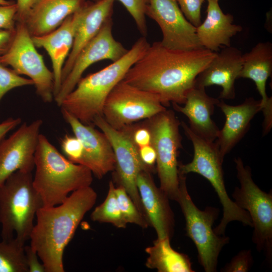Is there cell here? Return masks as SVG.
I'll return each instance as SVG.
<instances>
[{"label": "cell", "instance_id": "obj_1", "mask_svg": "<svg viewBox=\"0 0 272 272\" xmlns=\"http://www.w3.org/2000/svg\"><path fill=\"white\" fill-rule=\"evenodd\" d=\"M217 52L204 48L173 49L159 42L150 45L128 70L123 80L157 96L164 106L184 104L196 78Z\"/></svg>", "mask_w": 272, "mask_h": 272}, {"label": "cell", "instance_id": "obj_2", "mask_svg": "<svg viewBox=\"0 0 272 272\" xmlns=\"http://www.w3.org/2000/svg\"><path fill=\"white\" fill-rule=\"evenodd\" d=\"M97 198V193L89 186L73 191L59 205L43 206L37 211L30 246L36 252L46 272L64 271L65 248Z\"/></svg>", "mask_w": 272, "mask_h": 272}, {"label": "cell", "instance_id": "obj_3", "mask_svg": "<svg viewBox=\"0 0 272 272\" xmlns=\"http://www.w3.org/2000/svg\"><path fill=\"white\" fill-rule=\"evenodd\" d=\"M150 45L146 37L143 36L120 59L82 78L74 89L64 97L59 107L83 123L93 125L96 117L103 116V107L111 91L123 80L128 70L144 54Z\"/></svg>", "mask_w": 272, "mask_h": 272}, {"label": "cell", "instance_id": "obj_4", "mask_svg": "<svg viewBox=\"0 0 272 272\" xmlns=\"http://www.w3.org/2000/svg\"><path fill=\"white\" fill-rule=\"evenodd\" d=\"M33 185L43 207L63 202L73 191L91 186L93 174L87 167L62 155L43 134H40L35 154Z\"/></svg>", "mask_w": 272, "mask_h": 272}, {"label": "cell", "instance_id": "obj_5", "mask_svg": "<svg viewBox=\"0 0 272 272\" xmlns=\"http://www.w3.org/2000/svg\"><path fill=\"white\" fill-rule=\"evenodd\" d=\"M42 207V199L33 185L32 172L19 170L10 175L0 186L2 239L15 237L25 243Z\"/></svg>", "mask_w": 272, "mask_h": 272}, {"label": "cell", "instance_id": "obj_6", "mask_svg": "<svg viewBox=\"0 0 272 272\" xmlns=\"http://www.w3.org/2000/svg\"><path fill=\"white\" fill-rule=\"evenodd\" d=\"M180 125L192 144L193 157L188 163L179 162L178 171L183 175L195 173L201 175L211 183L217 192L223 207V214L220 223L214 229L215 232L224 235L228 224L234 221L252 227V223L248 213L239 207L228 194L222 168L224 159L215 142L199 137L183 121L180 122Z\"/></svg>", "mask_w": 272, "mask_h": 272}, {"label": "cell", "instance_id": "obj_7", "mask_svg": "<svg viewBox=\"0 0 272 272\" xmlns=\"http://www.w3.org/2000/svg\"><path fill=\"white\" fill-rule=\"evenodd\" d=\"M149 129L151 145L156 153V170L160 189L169 199L177 201L179 175L177 157L181 147L180 122L174 112L167 109L144 122Z\"/></svg>", "mask_w": 272, "mask_h": 272}, {"label": "cell", "instance_id": "obj_8", "mask_svg": "<svg viewBox=\"0 0 272 272\" xmlns=\"http://www.w3.org/2000/svg\"><path fill=\"white\" fill-rule=\"evenodd\" d=\"M179 194L177 202L180 206L185 220L186 235L194 243L198 253V260L206 272L217 270L219 254L230 238L217 234L213 225L219 214V210L207 207L199 210L188 194L186 176L179 173Z\"/></svg>", "mask_w": 272, "mask_h": 272}, {"label": "cell", "instance_id": "obj_9", "mask_svg": "<svg viewBox=\"0 0 272 272\" xmlns=\"http://www.w3.org/2000/svg\"><path fill=\"white\" fill-rule=\"evenodd\" d=\"M240 186L232 193L235 203L246 211L252 221L253 242L263 251L267 259L272 258V192L262 191L253 181L251 170L240 158L234 159Z\"/></svg>", "mask_w": 272, "mask_h": 272}, {"label": "cell", "instance_id": "obj_10", "mask_svg": "<svg viewBox=\"0 0 272 272\" xmlns=\"http://www.w3.org/2000/svg\"><path fill=\"white\" fill-rule=\"evenodd\" d=\"M0 63L10 65L20 75L29 77L44 102L50 103L54 100L53 73L37 51L24 23L16 22L13 40L7 51L0 57Z\"/></svg>", "mask_w": 272, "mask_h": 272}, {"label": "cell", "instance_id": "obj_11", "mask_svg": "<svg viewBox=\"0 0 272 272\" xmlns=\"http://www.w3.org/2000/svg\"><path fill=\"white\" fill-rule=\"evenodd\" d=\"M166 109L157 96L122 80L107 97L102 115L110 126L119 130L138 121L149 119Z\"/></svg>", "mask_w": 272, "mask_h": 272}, {"label": "cell", "instance_id": "obj_12", "mask_svg": "<svg viewBox=\"0 0 272 272\" xmlns=\"http://www.w3.org/2000/svg\"><path fill=\"white\" fill-rule=\"evenodd\" d=\"M93 124L106 135L112 147L115 160L114 179L117 186H121L125 190L147 220L137 185V178L141 171L151 172L152 170L141 160L138 148L126 128L119 130L112 128L102 116L96 117Z\"/></svg>", "mask_w": 272, "mask_h": 272}, {"label": "cell", "instance_id": "obj_13", "mask_svg": "<svg viewBox=\"0 0 272 272\" xmlns=\"http://www.w3.org/2000/svg\"><path fill=\"white\" fill-rule=\"evenodd\" d=\"M145 14L160 28L163 35L160 42L164 46L183 50L203 48L196 27L186 19L176 0H149Z\"/></svg>", "mask_w": 272, "mask_h": 272}, {"label": "cell", "instance_id": "obj_14", "mask_svg": "<svg viewBox=\"0 0 272 272\" xmlns=\"http://www.w3.org/2000/svg\"><path fill=\"white\" fill-rule=\"evenodd\" d=\"M112 18L107 20L96 35L83 48L77 57L72 69L62 81L54 100L60 106L64 97L76 87L85 70L99 61L108 59L115 61L128 50L116 41L112 34Z\"/></svg>", "mask_w": 272, "mask_h": 272}, {"label": "cell", "instance_id": "obj_15", "mask_svg": "<svg viewBox=\"0 0 272 272\" xmlns=\"http://www.w3.org/2000/svg\"><path fill=\"white\" fill-rule=\"evenodd\" d=\"M42 119L24 123L9 137L0 141V186L17 171L32 172Z\"/></svg>", "mask_w": 272, "mask_h": 272}, {"label": "cell", "instance_id": "obj_16", "mask_svg": "<svg viewBox=\"0 0 272 272\" xmlns=\"http://www.w3.org/2000/svg\"><path fill=\"white\" fill-rule=\"evenodd\" d=\"M61 112L74 135L82 144L83 153L79 164L88 168L98 179L113 171L115 164L114 154L106 135L95 128L94 126L83 123L67 111L61 109Z\"/></svg>", "mask_w": 272, "mask_h": 272}, {"label": "cell", "instance_id": "obj_17", "mask_svg": "<svg viewBox=\"0 0 272 272\" xmlns=\"http://www.w3.org/2000/svg\"><path fill=\"white\" fill-rule=\"evenodd\" d=\"M137 185L147 220L155 230L157 239H171L174 233V218L169 198L156 185L151 171L140 172Z\"/></svg>", "mask_w": 272, "mask_h": 272}, {"label": "cell", "instance_id": "obj_18", "mask_svg": "<svg viewBox=\"0 0 272 272\" xmlns=\"http://www.w3.org/2000/svg\"><path fill=\"white\" fill-rule=\"evenodd\" d=\"M242 54L239 49L231 46L222 48L198 75L194 87L205 89L218 85L222 88L218 99H234L235 82L239 78L242 69Z\"/></svg>", "mask_w": 272, "mask_h": 272}, {"label": "cell", "instance_id": "obj_19", "mask_svg": "<svg viewBox=\"0 0 272 272\" xmlns=\"http://www.w3.org/2000/svg\"><path fill=\"white\" fill-rule=\"evenodd\" d=\"M272 73V44L260 42L251 50L242 54V66L239 78L252 80L261 96L260 106L264 115L263 132L269 131L272 123V100L266 92L267 80Z\"/></svg>", "mask_w": 272, "mask_h": 272}, {"label": "cell", "instance_id": "obj_20", "mask_svg": "<svg viewBox=\"0 0 272 272\" xmlns=\"http://www.w3.org/2000/svg\"><path fill=\"white\" fill-rule=\"evenodd\" d=\"M81 8L66 18L53 31L42 36L32 37L36 47L44 48L50 58L54 98L61 85L62 69L73 47L76 30L81 17Z\"/></svg>", "mask_w": 272, "mask_h": 272}, {"label": "cell", "instance_id": "obj_21", "mask_svg": "<svg viewBox=\"0 0 272 272\" xmlns=\"http://www.w3.org/2000/svg\"><path fill=\"white\" fill-rule=\"evenodd\" d=\"M216 106L220 108L226 118L224 126L220 129L215 142L224 159L244 136L252 118L261 111L260 101L250 97L240 105L232 106L221 99Z\"/></svg>", "mask_w": 272, "mask_h": 272}, {"label": "cell", "instance_id": "obj_22", "mask_svg": "<svg viewBox=\"0 0 272 272\" xmlns=\"http://www.w3.org/2000/svg\"><path fill=\"white\" fill-rule=\"evenodd\" d=\"M115 0L86 1L82 7L81 17L77 26L71 51L62 71V82L83 48L96 35L103 24L112 18Z\"/></svg>", "mask_w": 272, "mask_h": 272}, {"label": "cell", "instance_id": "obj_23", "mask_svg": "<svg viewBox=\"0 0 272 272\" xmlns=\"http://www.w3.org/2000/svg\"><path fill=\"white\" fill-rule=\"evenodd\" d=\"M218 98L209 96L205 89L194 87L188 93L184 106L172 104L174 109L189 120L190 129L199 137L214 142L220 129L212 118Z\"/></svg>", "mask_w": 272, "mask_h": 272}, {"label": "cell", "instance_id": "obj_24", "mask_svg": "<svg viewBox=\"0 0 272 272\" xmlns=\"http://www.w3.org/2000/svg\"><path fill=\"white\" fill-rule=\"evenodd\" d=\"M86 2V0H37L23 23L31 37L47 34L58 28Z\"/></svg>", "mask_w": 272, "mask_h": 272}, {"label": "cell", "instance_id": "obj_25", "mask_svg": "<svg viewBox=\"0 0 272 272\" xmlns=\"http://www.w3.org/2000/svg\"><path fill=\"white\" fill-rule=\"evenodd\" d=\"M208 2L207 17L196 27V32L202 47L217 52L221 48L231 46L232 38L241 32L242 27L233 23V16L222 11L219 1Z\"/></svg>", "mask_w": 272, "mask_h": 272}, {"label": "cell", "instance_id": "obj_26", "mask_svg": "<svg viewBox=\"0 0 272 272\" xmlns=\"http://www.w3.org/2000/svg\"><path fill=\"white\" fill-rule=\"evenodd\" d=\"M146 266L159 272H193L189 257L173 249L168 238L157 239L145 249Z\"/></svg>", "mask_w": 272, "mask_h": 272}, {"label": "cell", "instance_id": "obj_27", "mask_svg": "<svg viewBox=\"0 0 272 272\" xmlns=\"http://www.w3.org/2000/svg\"><path fill=\"white\" fill-rule=\"evenodd\" d=\"M25 243L15 237L0 241V272H28Z\"/></svg>", "mask_w": 272, "mask_h": 272}, {"label": "cell", "instance_id": "obj_28", "mask_svg": "<svg viewBox=\"0 0 272 272\" xmlns=\"http://www.w3.org/2000/svg\"><path fill=\"white\" fill-rule=\"evenodd\" d=\"M115 188L113 182L110 181L105 199L94 209L90 217L94 222L110 223L117 228H124L127 223L119 208Z\"/></svg>", "mask_w": 272, "mask_h": 272}, {"label": "cell", "instance_id": "obj_29", "mask_svg": "<svg viewBox=\"0 0 272 272\" xmlns=\"http://www.w3.org/2000/svg\"><path fill=\"white\" fill-rule=\"evenodd\" d=\"M115 191L119 208L127 224H134L143 228L149 227L148 222L139 211L125 190L121 186H116Z\"/></svg>", "mask_w": 272, "mask_h": 272}, {"label": "cell", "instance_id": "obj_30", "mask_svg": "<svg viewBox=\"0 0 272 272\" xmlns=\"http://www.w3.org/2000/svg\"><path fill=\"white\" fill-rule=\"evenodd\" d=\"M29 85H34L32 80L20 76L13 69L0 63V102L10 90Z\"/></svg>", "mask_w": 272, "mask_h": 272}, {"label": "cell", "instance_id": "obj_31", "mask_svg": "<svg viewBox=\"0 0 272 272\" xmlns=\"http://www.w3.org/2000/svg\"><path fill=\"white\" fill-rule=\"evenodd\" d=\"M117 1L126 8L133 19L139 30L143 36L145 37L147 34L145 11L149 0Z\"/></svg>", "mask_w": 272, "mask_h": 272}, {"label": "cell", "instance_id": "obj_32", "mask_svg": "<svg viewBox=\"0 0 272 272\" xmlns=\"http://www.w3.org/2000/svg\"><path fill=\"white\" fill-rule=\"evenodd\" d=\"M253 263L250 249L241 250L228 263L221 271L247 272L250 270Z\"/></svg>", "mask_w": 272, "mask_h": 272}, {"label": "cell", "instance_id": "obj_33", "mask_svg": "<svg viewBox=\"0 0 272 272\" xmlns=\"http://www.w3.org/2000/svg\"><path fill=\"white\" fill-rule=\"evenodd\" d=\"M186 19L195 27L200 25L204 0H176Z\"/></svg>", "mask_w": 272, "mask_h": 272}, {"label": "cell", "instance_id": "obj_34", "mask_svg": "<svg viewBox=\"0 0 272 272\" xmlns=\"http://www.w3.org/2000/svg\"><path fill=\"white\" fill-rule=\"evenodd\" d=\"M62 150L71 162L79 164L83 155V148L81 141L75 136L66 134L61 141Z\"/></svg>", "mask_w": 272, "mask_h": 272}, {"label": "cell", "instance_id": "obj_35", "mask_svg": "<svg viewBox=\"0 0 272 272\" xmlns=\"http://www.w3.org/2000/svg\"><path fill=\"white\" fill-rule=\"evenodd\" d=\"M124 127L129 132L132 141L138 148L151 144V133L144 123L138 125L132 124Z\"/></svg>", "mask_w": 272, "mask_h": 272}, {"label": "cell", "instance_id": "obj_36", "mask_svg": "<svg viewBox=\"0 0 272 272\" xmlns=\"http://www.w3.org/2000/svg\"><path fill=\"white\" fill-rule=\"evenodd\" d=\"M17 11L16 3L10 5H0V29H15V15Z\"/></svg>", "mask_w": 272, "mask_h": 272}, {"label": "cell", "instance_id": "obj_37", "mask_svg": "<svg viewBox=\"0 0 272 272\" xmlns=\"http://www.w3.org/2000/svg\"><path fill=\"white\" fill-rule=\"evenodd\" d=\"M25 254L28 272H46L36 252L30 245L25 246Z\"/></svg>", "mask_w": 272, "mask_h": 272}, {"label": "cell", "instance_id": "obj_38", "mask_svg": "<svg viewBox=\"0 0 272 272\" xmlns=\"http://www.w3.org/2000/svg\"><path fill=\"white\" fill-rule=\"evenodd\" d=\"M139 153L143 163L152 170L156 162V153L150 144L138 148Z\"/></svg>", "mask_w": 272, "mask_h": 272}, {"label": "cell", "instance_id": "obj_39", "mask_svg": "<svg viewBox=\"0 0 272 272\" xmlns=\"http://www.w3.org/2000/svg\"><path fill=\"white\" fill-rule=\"evenodd\" d=\"M37 0H17V11L15 15L16 22H24L31 9Z\"/></svg>", "mask_w": 272, "mask_h": 272}, {"label": "cell", "instance_id": "obj_40", "mask_svg": "<svg viewBox=\"0 0 272 272\" xmlns=\"http://www.w3.org/2000/svg\"><path fill=\"white\" fill-rule=\"evenodd\" d=\"M14 30L0 29V57L3 55L9 49L14 35Z\"/></svg>", "mask_w": 272, "mask_h": 272}, {"label": "cell", "instance_id": "obj_41", "mask_svg": "<svg viewBox=\"0 0 272 272\" xmlns=\"http://www.w3.org/2000/svg\"><path fill=\"white\" fill-rule=\"evenodd\" d=\"M20 118L9 117L0 123V141L5 138L6 134L21 123Z\"/></svg>", "mask_w": 272, "mask_h": 272}, {"label": "cell", "instance_id": "obj_42", "mask_svg": "<svg viewBox=\"0 0 272 272\" xmlns=\"http://www.w3.org/2000/svg\"><path fill=\"white\" fill-rule=\"evenodd\" d=\"M14 3V2L12 1L0 0L1 5H10Z\"/></svg>", "mask_w": 272, "mask_h": 272}, {"label": "cell", "instance_id": "obj_43", "mask_svg": "<svg viewBox=\"0 0 272 272\" xmlns=\"http://www.w3.org/2000/svg\"><path fill=\"white\" fill-rule=\"evenodd\" d=\"M101 1V0H93V1L94 2H98V1Z\"/></svg>", "mask_w": 272, "mask_h": 272}, {"label": "cell", "instance_id": "obj_44", "mask_svg": "<svg viewBox=\"0 0 272 272\" xmlns=\"http://www.w3.org/2000/svg\"><path fill=\"white\" fill-rule=\"evenodd\" d=\"M208 1H219V0H207Z\"/></svg>", "mask_w": 272, "mask_h": 272}]
</instances>
